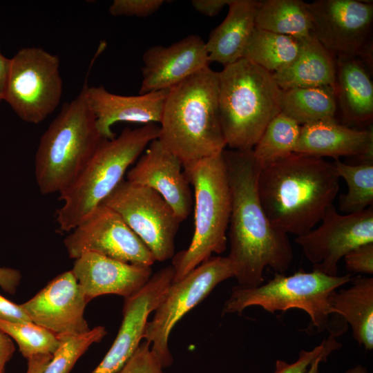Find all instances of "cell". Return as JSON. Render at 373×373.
Masks as SVG:
<instances>
[{
  "label": "cell",
  "instance_id": "obj_1",
  "mask_svg": "<svg viewBox=\"0 0 373 373\" xmlns=\"http://www.w3.org/2000/svg\"><path fill=\"white\" fill-rule=\"evenodd\" d=\"M231 191L230 260L238 285L258 287L269 267L283 274L294 258L288 234L275 227L262 206L258 191L260 166L252 150L224 149Z\"/></svg>",
  "mask_w": 373,
  "mask_h": 373
},
{
  "label": "cell",
  "instance_id": "obj_2",
  "mask_svg": "<svg viewBox=\"0 0 373 373\" xmlns=\"http://www.w3.org/2000/svg\"><path fill=\"white\" fill-rule=\"evenodd\" d=\"M339 180L333 163L293 153L260 169L258 191L271 223L300 236L313 229L333 204Z\"/></svg>",
  "mask_w": 373,
  "mask_h": 373
},
{
  "label": "cell",
  "instance_id": "obj_3",
  "mask_svg": "<svg viewBox=\"0 0 373 373\" xmlns=\"http://www.w3.org/2000/svg\"><path fill=\"white\" fill-rule=\"evenodd\" d=\"M218 84L219 72L207 66L169 90L157 139L182 166L221 153L227 146Z\"/></svg>",
  "mask_w": 373,
  "mask_h": 373
},
{
  "label": "cell",
  "instance_id": "obj_4",
  "mask_svg": "<svg viewBox=\"0 0 373 373\" xmlns=\"http://www.w3.org/2000/svg\"><path fill=\"white\" fill-rule=\"evenodd\" d=\"M86 81L81 92L63 105L41 137L35 157V176L43 195L68 189L104 139L86 97Z\"/></svg>",
  "mask_w": 373,
  "mask_h": 373
},
{
  "label": "cell",
  "instance_id": "obj_5",
  "mask_svg": "<svg viewBox=\"0 0 373 373\" xmlns=\"http://www.w3.org/2000/svg\"><path fill=\"white\" fill-rule=\"evenodd\" d=\"M281 89L273 75L242 58L219 72L218 106L227 146L252 150L279 113Z\"/></svg>",
  "mask_w": 373,
  "mask_h": 373
},
{
  "label": "cell",
  "instance_id": "obj_6",
  "mask_svg": "<svg viewBox=\"0 0 373 373\" xmlns=\"http://www.w3.org/2000/svg\"><path fill=\"white\" fill-rule=\"evenodd\" d=\"M160 133V126L150 123L125 128L118 136L103 140L76 180L59 194L64 204L57 211V221L61 231H72L100 205Z\"/></svg>",
  "mask_w": 373,
  "mask_h": 373
},
{
  "label": "cell",
  "instance_id": "obj_7",
  "mask_svg": "<svg viewBox=\"0 0 373 373\" xmlns=\"http://www.w3.org/2000/svg\"><path fill=\"white\" fill-rule=\"evenodd\" d=\"M182 167L193 188L194 233L189 246L171 258L173 282L182 279L212 254L226 250L231 213V191L222 152Z\"/></svg>",
  "mask_w": 373,
  "mask_h": 373
},
{
  "label": "cell",
  "instance_id": "obj_8",
  "mask_svg": "<svg viewBox=\"0 0 373 373\" xmlns=\"http://www.w3.org/2000/svg\"><path fill=\"white\" fill-rule=\"evenodd\" d=\"M352 278L350 274L331 276L316 270L299 271L289 276L276 273L273 278L258 287L234 286L224 303L222 315L240 314L251 306H260L271 314L298 309L308 314L318 332L327 330L329 335L336 337L343 333L345 325L332 321L338 316L331 307L329 297Z\"/></svg>",
  "mask_w": 373,
  "mask_h": 373
},
{
  "label": "cell",
  "instance_id": "obj_9",
  "mask_svg": "<svg viewBox=\"0 0 373 373\" xmlns=\"http://www.w3.org/2000/svg\"><path fill=\"white\" fill-rule=\"evenodd\" d=\"M59 66L57 55L38 47L10 58L3 100L21 119L37 124L57 108L63 93Z\"/></svg>",
  "mask_w": 373,
  "mask_h": 373
},
{
  "label": "cell",
  "instance_id": "obj_10",
  "mask_svg": "<svg viewBox=\"0 0 373 373\" xmlns=\"http://www.w3.org/2000/svg\"><path fill=\"white\" fill-rule=\"evenodd\" d=\"M234 277L229 258L211 256L182 279L173 282L148 321L143 339L164 368L173 361L169 346L170 334L177 323L202 301L220 283Z\"/></svg>",
  "mask_w": 373,
  "mask_h": 373
},
{
  "label": "cell",
  "instance_id": "obj_11",
  "mask_svg": "<svg viewBox=\"0 0 373 373\" xmlns=\"http://www.w3.org/2000/svg\"><path fill=\"white\" fill-rule=\"evenodd\" d=\"M102 204L122 217L149 248L155 261L173 258L181 220L159 193L123 180Z\"/></svg>",
  "mask_w": 373,
  "mask_h": 373
},
{
  "label": "cell",
  "instance_id": "obj_12",
  "mask_svg": "<svg viewBox=\"0 0 373 373\" xmlns=\"http://www.w3.org/2000/svg\"><path fill=\"white\" fill-rule=\"evenodd\" d=\"M307 7L312 36L336 59L356 57L372 65V2L316 0Z\"/></svg>",
  "mask_w": 373,
  "mask_h": 373
},
{
  "label": "cell",
  "instance_id": "obj_13",
  "mask_svg": "<svg viewBox=\"0 0 373 373\" xmlns=\"http://www.w3.org/2000/svg\"><path fill=\"white\" fill-rule=\"evenodd\" d=\"M64 244L76 259L94 252L122 262L151 267L155 262L141 239L113 209L101 204L68 235Z\"/></svg>",
  "mask_w": 373,
  "mask_h": 373
},
{
  "label": "cell",
  "instance_id": "obj_14",
  "mask_svg": "<svg viewBox=\"0 0 373 373\" xmlns=\"http://www.w3.org/2000/svg\"><path fill=\"white\" fill-rule=\"evenodd\" d=\"M320 222L317 228L295 238L313 270L336 276L338 263L346 254L373 242L372 206L360 212L340 214L332 204Z\"/></svg>",
  "mask_w": 373,
  "mask_h": 373
},
{
  "label": "cell",
  "instance_id": "obj_15",
  "mask_svg": "<svg viewBox=\"0 0 373 373\" xmlns=\"http://www.w3.org/2000/svg\"><path fill=\"white\" fill-rule=\"evenodd\" d=\"M173 277V267L168 265L152 274L137 292L124 298L123 318L116 338L91 373H118L141 343L148 317L164 298Z\"/></svg>",
  "mask_w": 373,
  "mask_h": 373
},
{
  "label": "cell",
  "instance_id": "obj_16",
  "mask_svg": "<svg viewBox=\"0 0 373 373\" xmlns=\"http://www.w3.org/2000/svg\"><path fill=\"white\" fill-rule=\"evenodd\" d=\"M88 301L71 270L51 280L26 302L20 304L31 321L57 336L90 330L84 318Z\"/></svg>",
  "mask_w": 373,
  "mask_h": 373
},
{
  "label": "cell",
  "instance_id": "obj_17",
  "mask_svg": "<svg viewBox=\"0 0 373 373\" xmlns=\"http://www.w3.org/2000/svg\"><path fill=\"white\" fill-rule=\"evenodd\" d=\"M126 180L159 193L181 222L189 216L193 202L191 184L180 160L164 149L158 139L149 144L127 172Z\"/></svg>",
  "mask_w": 373,
  "mask_h": 373
},
{
  "label": "cell",
  "instance_id": "obj_18",
  "mask_svg": "<svg viewBox=\"0 0 373 373\" xmlns=\"http://www.w3.org/2000/svg\"><path fill=\"white\" fill-rule=\"evenodd\" d=\"M142 59L140 95L170 89L210 64L205 42L195 35L169 46H151Z\"/></svg>",
  "mask_w": 373,
  "mask_h": 373
},
{
  "label": "cell",
  "instance_id": "obj_19",
  "mask_svg": "<svg viewBox=\"0 0 373 373\" xmlns=\"http://www.w3.org/2000/svg\"><path fill=\"white\" fill-rule=\"evenodd\" d=\"M87 301L106 294L124 298L137 292L153 274L151 267L130 264L86 252L75 260L71 269Z\"/></svg>",
  "mask_w": 373,
  "mask_h": 373
},
{
  "label": "cell",
  "instance_id": "obj_20",
  "mask_svg": "<svg viewBox=\"0 0 373 373\" xmlns=\"http://www.w3.org/2000/svg\"><path fill=\"white\" fill-rule=\"evenodd\" d=\"M169 90L125 96L112 93L103 86L87 85L86 97L101 135L111 140L116 136L111 129L116 122L160 123Z\"/></svg>",
  "mask_w": 373,
  "mask_h": 373
},
{
  "label": "cell",
  "instance_id": "obj_21",
  "mask_svg": "<svg viewBox=\"0 0 373 373\" xmlns=\"http://www.w3.org/2000/svg\"><path fill=\"white\" fill-rule=\"evenodd\" d=\"M294 153L335 160L354 156L362 162L373 161V131L350 128L335 118L304 124Z\"/></svg>",
  "mask_w": 373,
  "mask_h": 373
},
{
  "label": "cell",
  "instance_id": "obj_22",
  "mask_svg": "<svg viewBox=\"0 0 373 373\" xmlns=\"http://www.w3.org/2000/svg\"><path fill=\"white\" fill-rule=\"evenodd\" d=\"M335 93L343 121L364 126L373 118V84L365 64L356 57L336 59Z\"/></svg>",
  "mask_w": 373,
  "mask_h": 373
},
{
  "label": "cell",
  "instance_id": "obj_23",
  "mask_svg": "<svg viewBox=\"0 0 373 373\" xmlns=\"http://www.w3.org/2000/svg\"><path fill=\"white\" fill-rule=\"evenodd\" d=\"M258 1L232 0L223 21L211 32L205 48L209 62L224 66L242 58L245 48L256 28Z\"/></svg>",
  "mask_w": 373,
  "mask_h": 373
},
{
  "label": "cell",
  "instance_id": "obj_24",
  "mask_svg": "<svg viewBox=\"0 0 373 373\" xmlns=\"http://www.w3.org/2000/svg\"><path fill=\"white\" fill-rule=\"evenodd\" d=\"M336 58L314 37L301 41L300 52L289 65L272 74L282 90L293 88H335Z\"/></svg>",
  "mask_w": 373,
  "mask_h": 373
},
{
  "label": "cell",
  "instance_id": "obj_25",
  "mask_svg": "<svg viewBox=\"0 0 373 373\" xmlns=\"http://www.w3.org/2000/svg\"><path fill=\"white\" fill-rule=\"evenodd\" d=\"M346 289L331 293L329 301L335 314L352 328L359 345L373 349V278L357 276Z\"/></svg>",
  "mask_w": 373,
  "mask_h": 373
},
{
  "label": "cell",
  "instance_id": "obj_26",
  "mask_svg": "<svg viewBox=\"0 0 373 373\" xmlns=\"http://www.w3.org/2000/svg\"><path fill=\"white\" fill-rule=\"evenodd\" d=\"M256 27L287 35L299 41L312 36V23L307 3L301 0L258 1Z\"/></svg>",
  "mask_w": 373,
  "mask_h": 373
},
{
  "label": "cell",
  "instance_id": "obj_27",
  "mask_svg": "<svg viewBox=\"0 0 373 373\" xmlns=\"http://www.w3.org/2000/svg\"><path fill=\"white\" fill-rule=\"evenodd\" d=\"M281 113L299 125L334 119L338 110L332 87H307L281 89Z\"/></svg>",
  "mask_w": 373,
  "mask_h": 373
},
{
  "label": "cell",
  "instance_id": "obj_28",
  "mask_svg": "<svg viewBox=\"0 0 373 373\" xmlns=\"http://www.w3.org/2000/svg\"><path fill=\"white\" fill-rule=\"evenodd\" d=\"M300 46L301 41L294 38L256 27L242 58L274 74L294 61Z\"/></svg>",
  "mask_w": 373,
  "mask_h": 373
},
{
  "label": "cell",
  "instance_id": "obj_29",
  "mask_svg": "<svg viewBox=\"0 0 373 373\" xmlns=\"http://www.w3.org/2000/svg\"><path fill=\"white\" fill-rule=\"evenodd\" d=\"M300 125L283 113L267 126L252 149L260 168L266 167L295 152Z\"/></svg>",
  "mask_w": 373,
  "mask_h": 373
},
{
  "label": "cell",
  "instance_id": "obj_30",
  "mask_svg": "<svg viewBox=\"0 0 373 373\" xmlns=\"http://www.w3.org/2000/svg\"><path fill=\"white\" fill-rule=\"evenodd\" d=\"M333 164L340 178L347 186V191L339 198V209L345 213L362 211L373 204V161L356 165L336 160Z\"/></svg>",
  "mask_w": 373,
  "mask_h": 373
},
{
  "label": "cell",
  "instance_id": "obj_31",
  "mask_svg": "<svg viewBox=\"0 0 373 373\" xmlns=\"http://www.w3.org/2000/svg\"><path fill=\"white\" fill-rule=\"evenodd\" d=\"M106 334V328L99 325L84 333L57 336L58 347L44 373H69L89 347L100 342Z\"/></svg>",
  "mask_w": 373,
  "mask_h": 373
},
{
  "label": "cell",
  "instance_id": "obj_32",
  "mask_svg": "<svg viewBox=\"0 0 373 373\" xmlns=\"http://www.w3.org/2000/svg\"><path fill=\"white\" fill-rule=\"evenodd\" d=\"M0 329L17 344L27 360L39 354H52L59 345L58 336L32 322L13 323L0 320Z\"/></svg>",
  "mask_w": 373,
  "mask_h": 373
},
{
  "label": "cell",
  "instance_id": "obj_33",
  "mask_svg": "<svg viewBox=\"0 0 373 373\" xmlns=\"http://www.w3.org/2000/svg\"><path fill=\"white\" fill-rule=\"evenodd\" d=\"M341 346L336 337L329 335L312 350L300 351L297 360L293 363L277 360L274 373H305L314 360L321 356L327 359L333 351Z\"/></svg>",
  "mask_w": 373,
  "mask_h": 373
},
{
  "label": "cell",
  "instance_id": "obj_34",
  "mask_svg": "<svg viewBox=\"0 0 373 373\" xmlns=\"http://www.w3.org/2000/svg\"><path fill=\"white\" fill-rule=\"evenodd\" d=\"M161 363L144 341L118 373H165Z\"/></svg>",
  "mask_w": 373,
  "mask_h": 373
},
{
  "label": "cell",
  "instance_id": "obj_35",
  "mask_svg": "<svg viewBox=\"0 0 373 373\" xmlns=\"http://www.w3.org/2000/svg\"><path fill=\"white\" fill-rule=\"evenodd\" d=\"M164 2L163 0H114L108 10L113 16L146 17L159 10Z\"/></svg>",
  "mask_w": 373,
  "mask_h": 373
},
{
  "label": "cell",
  "instance_id": "obj_36",
  "mask_svg": "<svg viewBox=\"0 0 373 373\" xmlns=\"http://www.w3.org/2000/svg\"><path fill=\"white\" fill-rule=\"evenodd\" d=\"M346 269L352 273L373 274V242L355 247L344 256Z\"/></svg>",
  "mask_w": 373,
  "mask_h": 373
},
{
  "label": "cell",
  "instance_id": "obj_37",
  "mask_svg": "<svg viewBox=\"0 0 373 373\" xmlns=\"http://www.w3.org/2000/svg\"><path fill=\"white\" fill-rule=\"evenodd\" d=\"M0 320L13 323L32 322L21 307L0 294Z\"/></svg>",
  "mask_w": 373,
  "mask_h": 373
},
{
  "label": "cell",
  "instance_id": "obj_38",
  "mask_svg": "<svg viewBox=\"0 0 373 373\" xmlns=\"http://www.w3.org/2000/svg\"><path fill=\"white\" fill-rule=\"evenodd\" d=\"M21 279L17 269L0 267V287L6 292L13 294L16 292Z\"/></svg>",
  "mask_w": 373,
  "mask_h": 373
},
{
  "label": "cell",
  "instance_id": "obj_39",
  "mask_svg": "<svg viewBox=\"0 0 373 373\" xmlns=\"http://www.w3.org/2000/svg\"><path fill=\"white\" fill-rule=\"evenodd\" d=\"M232 0H193L191 5L195 10L209 17L217 15Z\"/></svg>",
  "mask_w": 373,
  "mask_h": 373
},
{
  "label": "cell",
  "instance_id": "obj_40",
  "mask_svg": "<svg viewBox=\"0 0 373 373\" xmlns=\"http://www.w3.org/2000/svg\"><path fill=\"white\" fill-rule=\"evenodd\" d=\"M15 352L12 339L0 329V373H5L6 366Z\"/></svg>",
  "mask_w": 373,
  "mask_h": 373
},
{
  "label": "cell",
  "instance_id": "obj_41",
  "mask_svg": "<svg viewBox=\"0 0 373 373\" xmlns=\"http://www.w3.org/2000/svg\"><path fill=\"white\" fill-rule=\"evenodd\" d=\"M51 358L52 354H39L30 357L27 360L26 373H44Z\"/></svg>",
  "mask_w": 373,
  "mask_h": 373
},
{
  "label": "cell",
  "instance_id": "obj_42",
  "mask_svg": "<svg viewBox=\"0 0 373 373\" xmlns=\"http://www.w3.org/2000/svg\"><path fill=\"white\" fill-rule=\"evenodd\" d=\"M10 59L3 55L0 48V102L3 100Z\"/></svg>",
  "mask_w": 373,
  "mask_h": 373
},
{
  "label": "cell",
  "instance_id": "obj_43",
  "mask_svg": "<svg viewBox=\"0 0 373 373\" xmlns=\"http://www.w3.org/2000/svg\"><path fill=\"white\" fill-rule=\"evenodd\" d=\"M325 361H326V358L324 357L321 356L317 358L312 363L305 373H319L320 363Z\"/></svg>",
  "mask_w": 373,
  "mask_h": 373
},
{
  "label": "cell",
  "instance_id": "obj_44",
  "mask_svg": "<svg viewBox=\"0 0 373 373\" xmlns=\"http://www.w3.org/2000/svg\"><path fill=\"white\" fill-rule=\"evenodd\" d=\"M345 373H367V370L362 365L358 364L354 367L346 370Z\"/></svg>",
  "mask_w": 373,
  "mask_h": 373
}]
</instances>
